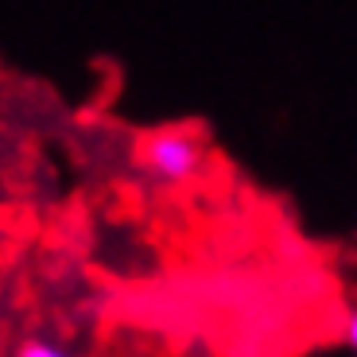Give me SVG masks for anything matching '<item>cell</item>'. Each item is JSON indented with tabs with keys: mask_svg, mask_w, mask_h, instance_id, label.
I'll use <instances>...</instances> for the list:
<instances>
[{
	"mask_svg": "<svg viewBox=\"0 0 357 357\" xmlns=\"http://www.w3.org/2000/svg\"><path fill=\"white\" fill-rule=\"evenodd\" d=\"M202 160H206L202 140L187 128H163V132H152L140 144L144 171L160 183H187V178L198 175Z\"/></svg>",
	"mask_w": 357,
	"mask_h": 357,
	"instance_id": "6da1fadb",
	"label": "cell"
},
{
	"mask_svg": "<svg viewBox=\"0 0 357 357\" xmlns=\"http://www.w3.org/2000/svg\"><path fill=\"white\" fill-rule=\"evenodd\" d=\"M16 357H74V354L54 338H27L24 346L16 349Z\"/></svg>",
	"mask_w": 357,
	"mask_h": 357,
	"instance_id": "7a4b0ae2",
	"label": "cell"
},
{
	"mask_svg": "<svg viewBox=\"0 0 357 357\" xmlns=\"http://www.w3.org/2000/svg\"><path fill=\"white\" fill-rule=\"evenodd\" d=\"M346 342H349V349L357 354V307L349 311V319H346Z\"/></svg>",
	"mask_w": 357,
	"mask_h": 357,
	"instance_id": "3957f363",
	"label": "cell"
}]
</instances>
